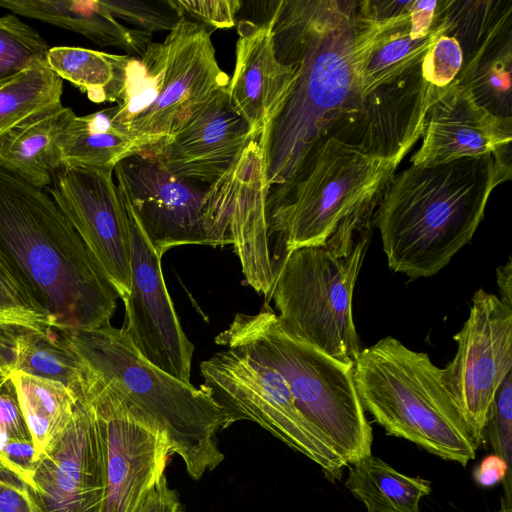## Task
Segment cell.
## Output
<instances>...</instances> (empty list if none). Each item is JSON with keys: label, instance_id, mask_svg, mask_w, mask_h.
Returning <instances> with one entry per match:
<instances>
[{"label": "cell", "instance_id": "6da1fadb", "mask_svg": "<svg viewBox=\"0 0 512 512\" xmlns=\"http://www.w3.org/2000/svg\"><path fill=\"white\" fill-rule=\"evenodd\" d=\"M358 1L281 0L271 13L277 59L296 76L278 114L261 133L268 190L289 182L311 148L359 110L354 45Z\"/></svg>", "mask_w": 512, "mask_h": 512}, {"label": "cell", "instance_id": "7a4b0ae2", "mask_svg": "<svg viewBox=\"0 0 512 512\" xmlns=\"http://www.w3.org/2000/svg\"><path fill=\"white\" fill-rule=\"evenodd\" d=\"M0 252L60 333L110 324L119 295L50 195L0 166Z\"/></svg>", "mask_w": 512, "mask_h": 512}, {"label": "cell", "instance_id": "3957f363", "mask_svg": "<svg viewBox=\"0 0 512 512\" xmlns=\"http://www.w3.org/2000/svg\"><path fill=\"white\" fill-rule=\"evenodd\" d=\"M510 178V150L394 174L373 215L389 268L411 279L437 274L471 241L492 191Z\"/></svg>", "mask_w": 512, "mask_h": 512}, {"label": "cell", "instance_id": "277c9868", "mask_svg": "<svg viewBox=\"0 0 512 512\" xmlns=\"http://www.w3.org/2000/svg\"><path fill=\"white\" fill-rule=\"evenodd\" d=\"M60 334L103 386L165 434L170 453L181 458L193 480L223 462L218 434L233 423L205 388L150 363L122 328L109 324Z\"/></svg>", "mask_w": 512, "mask_h": 512}, {"label": "cell", "instance_id": "5b68a950", "mask_svg": "<svg viewBox=\"0 0 512 512\" xmlns=\"http://www.w3.org/2000/svg\"><path fill=\"white\" fill-rule=\"evenodd\" d=\"M380 195L346 216L323 244L285 254L271 293L288 333L344 362L354 363L360 352L352 299Z\"/></svg>", "mask_w": 512, "mask_h": 512}, {"label": "cell", "instance_id": "8992f818", "mask_svg": "<svg viewBox=\"0 0 512 512\" xmlns=\"http://www.w3.org/2000/svg\"><path fill=\"white\" fill-rule=\"evenodd\" d=\"M354 380L364 411L387 435L465 467L479 448L427 353L387 336L360 350Z\"/></svg>", "mask_w": 512, "mask_h": 512}, {"label": "cell", "instance_id": "52a82bcc", "mask_svg": "<svg viewBox=\"0 0 512 512\" xmlns=\"http://www.w3.org/2000/svg\"><path fill=\"white\" fill-rule=\"evenodd\" d=\"M399 164L338 137H322L289 182L268 190L266 212L276 272L285 254L323 244L346 216L379 196Z\"/></svg>", "mask_w": 512, "mask_h": 512}, {"label": "cell", "instance_id": "ba28073f", "mask_svg": "<svg viewBox=\"0 0 512 512\" xmlns=\"http://www.w3.org/2000/svg\"><path fill=\"white\" fill-rule=\"evenodd\" d=\"M256 350L285 378L301 413L348 464L372 455L373 432L354 380V363L338 360L288 333L268 304L237 313L215 341Z\"/></svg>", "mask_w": 512, "mask_h": 512}, {"label": "cell", "instance_id": "9c48e42d", "mask_svg": "<svg viewBox=\"0 0 512 512\" xmlns=\"http://www.w3.org/2000/svg\"><path fill=\"white\" fill-rule=\"evenodd\" d=\"M230 78L220 68L211 33L181 19L164 41L130 57L116 120L147 151L180 129Z\"/></svg>", "mask_w": 512, "mask_h": 512}, {"label": "cell", "instance_id": "30bf717a", "mask_svg": "<svg viewBox=\"0 0 512 512\" xmlns=\"http://www.w3.org/2000/svg\"><path fill=\"white\" fill-rule=\"evenodd\" d=\"M154 250L162 256L183 245H230L229 224L238 184L237 162L211 185L169 172L139 151L113 170Z\"/></svg>", "mask_w": 512, "mask_h": 512}, {"label": "cell", "instance_id": "8fae6325", "mask_svg": "<svg viewBox=\"0 0 512 512\" xmlns=\"http://www.w3.org/2000/svg\"><path fill=\"white\" fill-rule=\"evenodd\" d=\"M225 349L200 364L203 384L228 412L232 423L249 420L303 454L330 481L342 477L348 464L298 409L282 374L251 346L215 341Z\"/></svg>", "mask_w": 512, "mask_h": 512}, {"label": "cell", "instance_id": "7c38bea8", "mask_svg": "<svg viewBox=\"0 0 512 512\" xmlns=\"http://www.w3.org/2000/svg\"><path fill=\"white\" fill-rule=\"evenodd\" d=\"M79 401H86L92 407L102 436L106 480L104 512H135L166 475L171 455L167 437L114 396L86 365Z\"/></svg>", "mask_w": 512, "mask_h": 512}, {"label": "cell", "instance_id": "4fadbf2b", "mask_svg": "<svg viewBox=\"0 0 512 512\" xmlns=\"http://www.w3.org/2000/svg\"><path fill=\"white\" fill-rule=\"evenodd\" d=\"M453 338L457 352L442 379L479 447L496 392L512 372V307L478 289Z\"/></svg>", "mask_w": 512, "mask_h": 512}, {"label": "cell", "instance_id": "5bb4252c", "mask_svg": "<svg viewBox=\"0 0 512 512\" xmlns=\"http://www.w3.org/2000/svg\"><path fill=\"white\" fill-rule=\"evenodd\" d=\"M129 227L131 287L123 300L124 333L136 350L150 363L190 382L194 345L186 336L167 290L161 257L147 239L130 201L121 186Z\"/></svg>", "mask_w": 512, "mask_h": 512}, {"label": "cell", "instance_id": "9a60e30c", "mask_svg": "<svg viewBox=\"0 0 512 512\" xmlns=\"http://www.w3.org/2000/svg\"><path fill=\"white\" fill-rule=\"evenodd\" d=\"M113 170L61 166L47 189L123 301L131 287V248L127 213Z\"/></svg>", "mask_w": 512, "mask_h": 512}, {"label": "cell", "instance_id": "2e32d148", "mask_svg": "<svg viewBox=\"0 0 512 512\" xmlns=\"http://www.w3.org/2000/svg\"><path fill=\"white\" fill-rule=\"evenodd\" d=\"M33 512H104L105 454L92 407L79 401L58 442L26 485Z\"/></svg>", "mask_w": 512, "mask_h": 512}, {"label": "cell", "instance_id": "e0dca14e", "mask_svg": "<svg viewBox=\"0 0 512 512\" xmlns=\"http://www.w3.org/2000/svg\"><path fill=\"white\" fill-rule=\"evenodd\" d=\"M441 93L426 81L419 64L363 96L359 110L330 136L401 162L422 137L427 111Z\"/></svg>", "mask_w": 512, "mask_h": 512}, {"label": "cell", "instance_id": "ac0fdd59", "mask_svg": "<svg viewBox=\"0 0 512 512\" xmlns=\"http://www.w3.org/2000/svg\"><path fill=\"white\" fill-rule=\"evenodd\" d=\"M258 138L233 109L227 88L215 92L170 137L147 150L172 174L211 185L238 161Z\"/></svg>", "mask_w": 512, "mask_h": 512}, {"label": "cell", "instance_id": "d6986e66", "mask_svg": "<svg viewBox=\"0 0 512 512\" xmlns=\"http://www.w3.org/2000/svg\"><path fill=\"white\" fill-rule=\"evenodd\" d=\"M440 4L413 0L406 14L382 22L362 20L356 11L354 55L362 98L422 63L445 32Z\"/></svg>", "mask_w": 512, "mask_h": 512}, {"label": "cell", "instance_id": "ffe728a7", "mask_svg": "<svg viewBox=\"0 0 512 512\" xmlns=\"http://www.w3.org/2000/svg\"><path fill=\"white\" fill-rule=\"evenodd\" d=\"M512 120H502L479 106L456 82L429 107L422 143L413 165L446 163L510 150Z\"/></svg>", "mask_w": 512, "mask_h": 512}, {"label": "cell", "instance_id": "44dd1931", "mask_svg": "<svg viewBox=\"0 0 512 512\" xmlns=\"http://www.w3.org/2000/svg\"><path fill=\"white\" fill-rule=\"evenodd\" d=\"M271 13L260 23L237 22L235 67L227 87L231 106L258 139L281 110L296 76L295 68L275 55Z\"/></svg>", "mask_w": 512, "mask_h": 512}, {"label": "cell", "instance_id": "7402d4cb", "mask_svg": "<svg viewBox=\"0 0 512 512\" xmlns=\"http://www.w3.org/2000/svg\"><path fill=\"white\" fill-rule=\"evenodd\" d=\"M0 7L79 33L95 44L141 58L152 35L120 23L101 0H0Z\"/></svg>", "mask_w": 512, "mask_h": 512}, {"label": "cell", "instance_id": "603a6c76", "mask_svg": "<svg viewBox=\"0 0 512 512\" xmlns=\"http://www.w3.org/2000/svg\"><path fill=\"white\" fill-rule=\"evenodd\" d=\"M75 115L61 104L14 127L0 139V166L38 189L49 187L60 168L58 142Z\"/></svg>", "mask_w": 512, "mask_h": 512}, {"label": "cell", "instance_id": "cb8c5ba5", "mask_svg": "<svg viewBox=\"0 0 512 512\" xmlns=\"http://www.w3.org/2000/svg\"><path fill=\"white\" fill-rule=\"evenodd\" d=\"M0 372H14L51 379L64 384L76 398L81 395L85 367L63 336L22 328L0 326Z\"/></svg>", "mask_w": 512, "mask_h": 512}, {"label": "cell", "instance_id": "d4e9b609", "mask_svg": "<svg viewBox=\"0 0 512 512\" xmlns=\"http://www.w3.org/2000/svg\"><path fill=\"white\" fill-rule=\"evenodd\" d=\"M512 15L503 19L466 62L455 82L502 120H512Z\"/></svg>", "mask_w": 512, "mask_h": 512}, {"label": "cell", "instance_id": "484cf974", "mask_svg": "<svg viewBox=\"0 0 512 512\" xmlns=\"http://www.w3.org/2000/svg\"><path fill=\"white\" fill-rule=\"evenodd\" d=\"M117 104L76 116L58 142L61 166L114 169L122 159L139 152L129 133L116 120Z\"/></svg>", "mask_w": 512, "mask_h": 512}, {"label": "cell", "instance_id": "4316f807", "mask_svg": "<svg viewBox=\"0 0 512 512\" xmlns=\"http://www.w3.org/2000/svg\"><path fill=\"white\" fill-rule=\"evenodd\" d=\"M10 378L39 459L70 425L78 399L64 384L24 372Z\"/></svg>", "mask_w": 512, "mask_h": 512}, {"label": "cell", "instance_id": "83f0119b", "mask_svg": "<svg viewBox=\"0 0 512 512\" xmlns=\"http://www.w3.org/2000/svg\"><path fill=\"white\" fill-rule=\"evenodd\" d=\"M367 512H420V501L432 490L422 477L403 474L377 456L351 464L344 483Z\"/></svg>", "mask_w": 512, "mask_h": 512}, {"label": "cell", "instance_id": "f1b7e54d", "mask_svg": "<svg viewBox=\"0 0 512 512\" xmlns=\"http://www.w3.org/2000/svg\"><path fill=\"white\" fill-rule=\"evenodd\" d=\"M128 55L73 47H50L46 63L62 80L84 92L94 103H119L123 97Z\"/></svg>", "mask_w": 512, "mask_h": 512}, {"label": "cell", "instance_id": "f546056e", "mask_svg": "<svg viewBox=\"0 0 512 512\" xmlns=\"http://www.w3.org/2000/svg\"><path fill=\"white\" fill-rule=\"evenodd\" d=\"M63 80L46 62L0 83V139L14 127L61 105Z\"/></svg>", "mask_w": 512, "mask_h": 512}, {"label": "cell", "instance_id": "4dcf8cb0", "mask_svg": "<svg viewBox=\"0 0 512 512\" xmlns=\"http://www.w3.org/2000/svg\"><path fill=\"white\" fill-rule=\"evenodd\" d=\"M509 15H512L511 0H442L439 11V18L445 26L444 34L458 42L463 63L479 50Z\"/></svg>", "mask_w": 512, "mask_h": 512}, {"label": "cell", "instance_id": "1f68e13d", "mask_svg": "<svg viewBox=\"0 0 512 512\" xmlns=\"http://www.w3.org/2000/svg\"><path fill=\"white\" fill-rule=\"evenodd\" d=\"M50 47L16 14L0 16V83L46 62Z\"/></svg>", "mask_w": 512, "mask_h": 512}, {"label": "cell", "instance_id": "d6a6232c", "mask_svg": "<svg viewBox=\"0 0 512 512\" xmlns=\"http://www.w3.org/2000/svg\"><path fill=\"white\" fill-rule=\"evenodd\" d=\"M0 326L17 327L42 334L55 332L50 317L35 304L1 252Z\"/></svg>", "mask_w": 512, "mask_h": 512}, {"label": "cell", "instance_id": "836d02e7", "mask_svg": "<svg viewBox=\"0 0 512 512\" xmlns=\"http://www.w3.org/2000/svg\"><path fill=\"white\" fill-rule=\"evenodd\" d=\"M118 20L132 25L133 29L152 35L170 31L181 20L167 0H101Z\"/></svg>", "mask_w": 512, "mask_h": 512}, {"label": "cell", "instance_id": "e575fe53", "mask_svg": "<svg viewBox=\"0 0 512 512\" xmlns=\"http://www.w3.org/2000/svg\"><path fill=\"white\" fill-rule=\"evenodd\" d=\"M463 65V54L458 42L444 33L435 41L421 63L426 81L443 92L453 84Z\"/></svg>", "mask_w": 512, "mask_h": 512}, {"label": "cell", "instance_id": "d590c367", "mask_svg": "<svg viewBox=\"0 0 512 512\" xmlns=\"http://www.w3.org/2000/svg\"><path fill=\"white\" fill-rule=\"evenodd\" d=\"M180 19L195 23L208 32L233 27L243 2L240 0H167Z\"/></svg>", "mask_w": 512, "mask_h": 512}, {"label": "cell", "instance_id": "8d00e7d4", "mask_svg": "<svg viewBox=\"0 0 512 512\" xmlns=\"http://www.w3.org/2000/svg\"><path fill=\"white\" fill-rule=\"evenodd\" d=\"M485 435H487L495 454L503 458L510 466L512 450V372L507 375L496 392L484 429V437Z\"/></svg>", "mask_w": 512, "mask_h": 512}, {"label": "cell", "instance_id": "74e56055", "mask_svg": "<svg viewBox=\"0 0 512 512\" xmlns=\"http://www.w3.org/2000/svg\"><path fill=\"white\" fill-rule=\"evenodd\" d=\"M0 434L17 440H32L10 377L0 385Z\"/></svg>", "mask_w": 512, "mask_h": 512}, {"label": "cell", "instance_id": "f35d334b", "mask_svg": "<svg viewBox=\"0 0 512 512\" xmlns=\"http://www.w3.org/2000/svg\"><path fill=\"white\" fill-rule=\"evenodd\" d=\"M511 467L496 454L484 457L474 469L473 477L482 487H491L506 480L505 498L511 501Z\"/></svg>", "mask_w": 512, "mask_h": 512}, {"label": "cell", "instance_id": "ab89813d", "mask_svg": "<svg viewBox=\"0 0 512 512\" xmlns=\"http://www.w3.org/2000/svg\"><path fill=\"white\" fill-rule=\"evenodd\" d=\"M0 512H33L26 485L0 472Z\"/></svg>", "mask_w": 512, "mask_h": 512}, {"label": "cell", "instance_id": "60d3db41", "mask_svg": "<svg viewBox=\"0 0 512 512\" xmlns=\"http://www.w3.org/2000/svg\"><path fill=\"white\" fill-rule=\"evenodd\" d=\"M183 507L177 490L171 488L164 475L146 495L135 512H182Z\"/></svg>", "mask_w": 512, "mask_h": 512}, {"label": "cell", "instance_id": "b9f144b4", "mask_svg": "<svg viewBox=\"0 0 512 512\" xmlns=\"http://www.w3.org/2000/svg\"><path fill=\"white\" fill-rule=\"evenodd\" d=\"M413 0H365L358 1L357 16L365 21L382 22L406 14Z\"/></svg>", "mask_w": 512, "mask_h": 512}, {"label": "cell", "instance_id": "7bdbcfd3", "mask_svg": "<svg viewBox=\"0 0 512 512\" xmlns=\"http://www.w3.org/2000/svg\"><path fill=\"white\" fill-rule=\"evenodd\" d=\"M496 282L500 292V300L512 307V260L511 258L496 269Z\"/></svg>", "mask_w": 512, "mask_h": 512}, {"label": "cell", "instance_id": "ee69618b", "mask_svg": "<svg viewBox=\"0 0 512 512\" xmlns=\"http://www.w3.org/2000/svg\"><path fill=\"white\" fill-rule=\"evenodd\" d=\"M496 512H512L511 501L504 497L501 507Z\"/></svg>", "mask_w": 512, "mask_h": 512}, {"label": "cell", "instance_id": "f6af8a7d", "mask_svg": "<svg viewBox=\"0 0 512 512\" xmlns=\"http://www.w3.org/2000/svg\"><path fill=\"white\" fill-rule=\"evenodd\" d=\"M9 377H6L4 376L1 372H0V385L5 381L7 380Z\"/></svg>", "mask_w": 512, "mask_h": 512}]
</instances>
